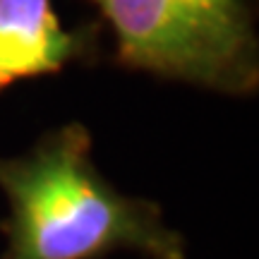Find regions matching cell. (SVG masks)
Segmentation results:
<instances>
[{
  "label": "cell",
  "mask_w": 259,
  "mask_h": 259,
  "mask_svg": "<svg viewBox=\"0 0 259 259\" xmlns=\"http://www.w3.org/2000/svg\"><path fill=\"white\" fill-rule=\"evenodd\" d=\"M0 192L10 213L0 259H187L183 233L151 199L120 192L94 163L82 122L46 132L17 156H0Z\"/></svg>",
  "instance_id": "cell-1"
},
{
  "label": "cell",
  "mask_w": 259,
  "mask_h": 259,
  "mask_svg": "<svg viewBox=\"0 0 259 259\" xmlns=\"http://www.w3.org/2000/svg\"><path fill=\"white\" fill-rule=\"evenodd\" d=\"M115 36L122 67L226 96L259 87L250 0H92Z\"/></svg>",
  "instance_id": "cell-2"
},
{
  "label": "cell",
  "mask_w": 259,
  "mask_h": 259,
  "mask_svg": "<svg viewBox=\"0 0 259 259\" xmlns=\"http://www.w3.org/2000/svg\"><path fill=\"white\" fill-rule=\"evenodd\" d=\"M94 48V29H65L51 0H0V94L63 72Z\"/></svg>",
  "instance_id": "cell-3"
}]
</instances>
